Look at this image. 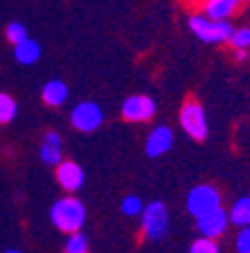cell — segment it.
I'll list each match as a JSON object with an SVG mask.
<instances>
[{"instance_id": "21", "label": "cell", "mask_w": 250, "mask_h": 253, "mask_svg": "<svg viewBox=\"0 0 250 253\" xmlns=\"http://www.w3.org/2000/svg\"><path fill=\"white\" fill-rule=\"evenodd\" d=\"M189 253H221V249H219V244L214 242V240L198 237V240H194V242H192Z\"/></svg>"}, {"instance_id": "15", "label": "cell", "mask_w": 250, "mask_h": 253, "mask_svg": "<svg viewBox=\"0 0 250 253\" xmlns=\"http://www.w3.org/2000/svg\"><path fill=\"white\" fill-rule=\"evenodd\" d=\"M14 57L18 63L23 66H30V63H36L38 57H41V45H38L34 39H25L23 43L14 47Z\"/></svg>"}, {"instance_id": "2", "label": "cell", "mask_w": 250, "mask_h": 253, "mask_svg": "<svg viewBox=\"0 0 250 253\" xmlns=\"http://www.w3.org/2000/svg\"><path fill=\"white\" fill-rule=\"evenodd\" d=\"M185 206H187V212L194 219H201V217L221 208V192L214 185H208V183L196 185V188L189 190Z\"/></svg>"}, {"instance_id": "5", "label": "cell", "mask_w": 250, "mask_h": 253, "mask_svg": "<svg viewBox=\"0 0 250 253\" xmlns=\"http://www.w3.org/2000/svg\"><path fill=\"white\" fill-rule=\"evenodd\" d=\"M189 30L205 43H223L230 39V34L235 32V27L230 25L228 21L216 23V21L205 18L203 14H192L189 16Z\"/></svg>"}, {"instance_id": "16", "label": "cell", "mask_w": 250, "mask_h": 253, "mask_svg": "<svg viewBox=\"0 0 250 253\" xmlns=\"http://www.w3.org/2000/svg\"><path fill=\"white\" fill-rule=\"evenodd\" d=\"M18 113V104L11 95L0 93V125H9Z\"/></svg>"}, {"instance_id": "6", "label": "cell", "mask_w": 250, "mask_h": 253, "mask_svg": "<svg viewBox=\"0 0 250 253\" xmlns=\"http://www.w3.org/2000/svg\"><path fill=\"white\" fill-rule=\"evenodd\" d=\"M70 122L77 131H83V133H90L95 129L102 126L104 122V111L97 102H90V100H83L79 104H74V109L70 111Z\"/></svg>"}, {"instance_id": "19", "label": "cell", "mask_w": 250, "mask_h": 253, "mask_svg": "<svg viewBox=\"0 0 250 253\" xmlns=\"http://www.w3.org/2000/svg\"><path fill=\"white\" fill-rule=\"evenodd\" d=\"M142 211H144V204H142V199L138 195H126L124 199H122V212H124L126 217L142 215Z\"/></svg>"}, {"instance_id": "8", "label": "cell", "mask_w": 250, "mask_h": 253, "mask_svg": "<svg viewBox=\"0 0 250 253\" xmlns=\"http://www.w3.org/2000/svg\"><path fill=\"white\" fill-rule=\"evenodd\" d=\"M228 224H230V217H228V211H223V208L196 219V228H198V233H201V237L214 240V242H216V237H221L228 231Z\"/></svg>"}, {"instance_id": "23", "label": "cell", "mask_w": 250, "mask_h": 253, "mask_svg": "<svg viewBox=\"0 0 250 253\" xmlns=\"http://www.w3.org/2000/svg\"><path fill=\"white\" fill-rule=\"evenodd\" d=\"M235 59L239 63H244V61H248V59H250V54L246 52V50H239V52H235Z\"/></svg>"}, {"instance_id": "10", "label": "cell", "mask_w": 250, "mask_h": 253, "mask_svg": "<svg viewBox=\"0 0 250 253\" xmlns=\"http://www.w3.org/2000/svg\"><path fill=\"white\" fill-rule=\"evenodd\" d=\"M172 145H174V131L169 126L162 125V126H156V129L149 133V138H146V142H144V152L149 158H158L169 152Z\"/></svg>"}, {"instance_id": "14", "label": "cell", "mask_w": 250, "mask_h": 253, "mask_svg": "<svg viewBox=\"0 0 250 253\" xmlns=\"http://www.w3.org/2000/svg\"><path fill=\"white\" fill-rule=\"evenodd\" d=\"M230 224L239 228H250V197H239L228 211Z\"/></svg>"}, {"instance_id": "12", "label": "cell", "mask_w": 250, "mask_h": 253, "mask_svg": "<svg viewBox=\"0 0 250 253\" xmlns=\"http://www.w3.org/2000/svg\"><path fill=\"white\" fill-rule=\"evenodd\" d=\"M41 161L45 165H59L63 161V145H61V136L57 131H47L43 136V142H41Z\"/></svg>"}, {"instance_id": "20", "label": "cell", "mask_w": 250, "mask_h": 253, "mask_svg": "<svg viewBox=\"0 0 250 253\" xmlns=\"http://www.w3.org/2000/svg\"><path fill=\"white\" fill-rule=\"evenodd\" d=\"M5 37H7V41L11 43V45H18V43H23L25 39H30L27 37V27L23 25V23H9L7 25V30H5Z\"/></svg>"}, {"instance_id": "22", "label": "cell", "mask_w": 250, "mask_h": 253, "mask_svg": "<svg viewBox=\"0 0 250 253\" xmlns=\"http://www.w3.org/2000/svg\"><path fill=\"white\" fill-rule=\"evenodd\" d=\"M237 253H250V228H241L235 240Z\"/></svg>"}, {"instance_id": "1", "label": "cell", "mask_w": 250, "mask_h": 253, "mask_svg": "<svg viewBox=\"0 0 250 253\" xmlns=\"http://www.w3.org/2000/svg\"><path fill=\"white\" fill-rule=\"evenodd\" d=\"M50 219L66 235L81 233V226L86 224V206L77 197H61L50 208Z\"/></svg>"}, {"instance_id": "3", "label": "cell", "mask_w": 250, "mask_h": 253, "mask_svg": "<svg viewBox=\"0 0 250 253\" xmlns=\"http://www.w3.org/2000/svg\"><path fill=\"white\" fill-rule=\"evenodd\" d=\"M180 126L192 140L203 142L208 138V118H205V109L198 100H187L180 106Z\"/></svg>"}, {"instance_id": "11", "label": "cell", "mask_w": 250, "mask_h": 253, "mask_svg": "<svg viewBox=\"0 0 250 253\" xmlns=\"http://www.w3.org/2000/svg\"><path fill=\"white\" fill-rule=\"evenodd\" d=\"M239 9H241L239 0H208V2L201 5V14L216 23L228 21L230 16H235Z\"/></svg>"}, {"instance_id": "9", "label": "cell", "mask_w": 250, "mask_h": 253, "mask_svg": "<svg viewBox=\"0 0 250 253\" xmlns=\"http://www.w3.org/2000/svg\"><path fill=\"white\" fill-rule=\"evenodd\" d=\"M83 179H86V174H83L81 165L74 161H61L57 165V183L66 192H77L83 185Z\"/></svg>"}, {"instance_id": "24", "label": "cell", "mask_w": 250, "mask_h": 253, "mask_svg": "<svg viewBox=\"0 0 250 253\" xmlns=\"http://www.w3.org/2000/svg\"><path fill=\"white\" fill-rule=\"evenodd\" d=\"M5 253H21V251H16V249H7Z\"/></svg>"}, {"instance_id": "17", "label": "cell", "mask_w": 250, "mask_h": 253, "mask_svg": "<svg viewBox=\"0 0 250 253\" xmlns=\"http://www.w3.org/2000/svg\"><path fill=\"white\" fill-rule=\"evenodd\" d=\"M88 251H90V244H88V237L83 233L68 235V240L63 244V253H88Z\"/></svg>"}, {"instance_id": "7", "label": "cell", "mask_w": 250, "mask_h": 253, "mask_svg": "<svg viewBox=\"0 0 250 253\" xmlns=\"http://www.w3.org/2000/svg\"><path fill=\"white\" fill-rule=\"evenodd\" d=\"M156 116V102L149 95H129L122 102V118L126 122H149Z\"/></svg>"}, {"instance_id": "18", "label": "cell", "mask_w": 250, "mask_h": 253, "mask_svg": "<svg viewBox=\"0 0 250 253\" xmlns=\"http://www.w3.org/2000/svg\"><path fill=\"white\" fill-rule=\"evenodd\" d=\"M228 43H230V47H232L235 52H239V50H246V52H248V47H250V27H237V30L230 34Z\"/></svg>"}, {"instance_id": "4", "label": "cell", "mask_w": 250, "mask_h": 253, "mask_svg": "<svg viewBox=\"0 0 250 253\" xmlns=\"http://www.w3.org/2000/svg\"><path fill=\"white\" fill-rule=\"evenodd\" d=\"M169 231V211L162 201H151L142 211V235L146 240H162Z\"/></svg>"}, {"instance_id": "13", "label": "cell", "mask_w": 250, "mask_h": 253, "mask_svg": "<svg viewBox=\"0 0 250 253\" xmlns=\"http://www.w3.org/2000/svg\"><path fill=\"white\" fill-rule=\"evenodd\" d=\"M41 97H43V102H45L47 106L57 109V106L66 104V100H68V86L63 84L61 79H50V82L43 86Z\"/></svg>"}]
</instances>
